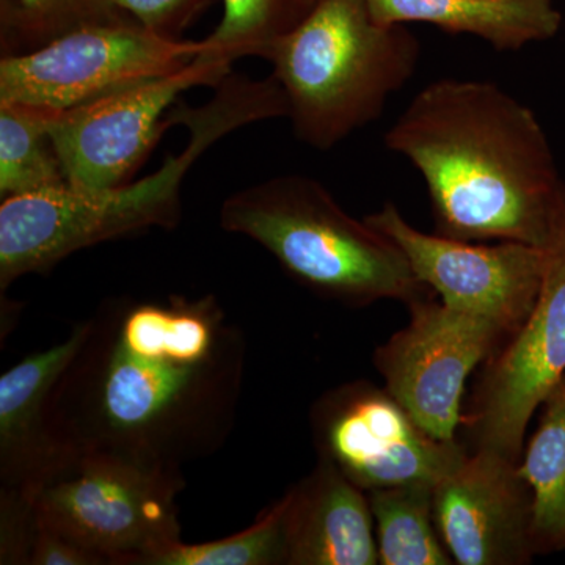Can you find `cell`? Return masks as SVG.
Returning <instances> with one entry per match:
<instances>
[{
  "mask_svg": "<svg viewBox=\"0 0 565 565\" xmlns=\"http://www.w3.org/2000/svg\"><path fill=\"white\" fill-rule=\"evenodd\" d=\"M285 494L241 533L204 544L178 541L145 565H288Z\"/></svg>",
  "mask_w": 565,
  "mask_h": 565,
  "instance_id": "obj_22",
  "label": "cell"
},
{
  "mask_svg": "<svg viewBox=\"0 0 565 565\" xmlns=\"http://www.w3.org/2000/svg\"><path fill=\"white\" fill-rule=\"evenodd\" d=\"M181 471L110 455L82 456L35 494L41 526L106 557L109 565H145L181 541Z\"/></svg>",
  "mask_w": 565,
  "mask_h": 565,
  "instance_id": "obj_6",
  "label": "cell"
},
{
  "mask_svg": "<svg viewBox=\"0 0 565 565\" xmlns=\"http://www.w3.org/2000/svg\"><path fill=\"white\" fill-rule=\"evenodd\" d=\"M288 565H377L367 493L319 457L310 475L285 493Z\"/></svg>",
  "mask_w": 565,
  "mask_h": 565,
  "instance_id": "obj_15",
  "label": "cell"
},
{
  "mask_svg": "<svg viewBox=\"0 0 565 565\" xmlns=\"http://www.w3.org/2000/svg\"><path fill=\"white\" fill-rule=\"evenodd\" d=\"M87 333L88 319L62 343L25 356L0 377V489L35 498L65 471L51 437L47 405Z\"/></svg>",
  "mask_w": 565,
  "mask_h": 565,
  "instance_id": "obj_14",
  "label": "cell"
},
{
  "mask_svg": "<svg viewBox=\"0 0 565 565\" xmlns=\"http://www.w3.org/2000/svg\"><path fill=\"white\" fill-rule=\"evenodd\" d=\"M202 107L180 106L169 120L191 134L188 147L158 172L117 188H65L11 196L0 204V289L41 274L73 253L150 228L172 230L181 218L185 174L204 151L252 122L288 118V99L275 77L253 81L230 71Z\"/></svg>",
  "mask_w": 565,
  "mask_h": 565,
  "instance_id": "obj_3",
  "label": "cell"
},
{
  "mask_svg": "<svg viewBox=\"0 0 565 565\" xmlns=\"http://www.w3.org/2000/svg\"><path fill=\"white\" fill-rule=\"evenodd\" d=\"M118 10L131 17L148 31L180 39L182 32L212 0H110Z\"/></svg>",
  "mask_w": 565,
  "mask_h": 565,
  "instance_id": "obj_24",
  "label": "cell"
},
{
  "mask_svg": "<svg viewBox=\"0 0 565 565\" xmlns=\"http://www.w3.org/2000/svg\"><path fill=\"white\" fill-rule=\"evenodd\" d=\"M422 173L434 233L546 248L565 217V182L534 111L493 82H430L384 137Z\"/></svg>",
  "mask_w": 565,
  "mask_h": 565,
  "instance_id": "obj_2",
  "label": "cell"
},
{
  "mask_svg": "<svg viewBox=\"0 0 565 565\" xmlns=\"http://www.w3.org/2000/svg\"><path fill=\"white\" fill-rule=\"evenodd\" d=\"M232 65L202 54L172 74L58 111L51 136L68 188L96 191L131 181L172 128L167 111L178 96L202 85L215 87Z\"/></svg>",
  "mask_w": 565,
  "mask_h": 565,
  "instance_id": "obj_9",
  "label": "cell"
},
{
  "mask_svg": "<svg viewBox=\"0 0 565 565\" xmlns=\"http://www.w3.org/2000/svg\"><path fill=\"white\" fill-rule=\"evenodd\" d=\"M373 511L379 564L451 565L434 515V487H392L367 492Z\"/></svg>",
  "mask_w": 565,
  "mask_h": 565,
  "instance_id": "obj_19",
  "label": "cell"
},
{
  "mask_svg": "<svg viewBox=\"0 0 565 565\" xmlns=\"http://www.w3.org/2000/svg\"><path fill=\"white\" fill-rule=\"evenodd\" d=\"M58 111L24 103H0V196L68 188L51 136Z\"/></svg>",
  "mask_w": 565,
  "mask_h": 565,
  "instance_id": "obj_18",
  "label": "cell"
},
{
  "mask_svg": "<svg viewBox=\"0 0 565 565\" xmlns=\"http://www.w3.org/2000/svg\"><path fill=\"white\" fill-rule=\"evenodd\" d=\"M319 457L364 492L437 486L468 456L459 440H437L385 386L349 382L322 394L310 412Z\"/></svg>",
  "mask_w": 565,
  "mask_h": 565,
  "instance_id": "obj_8",
  "label": "cell"
},
{
  "mask_svg": "<svg viewBox=\"0 0 565 565\" xmlns=\"http://www.w3.org/2000/svg\"><path fill=\"white\" fill-rule=\"evenodd\" d=\"M31 565H109V561L39 523V533L32 545Z\"/></svg>",
  "mask_w": 565,
  "mask_h": 565,
  "instance_id": "obj_25",
  "label": "cell"
},
{
  "mask_svg": "<svg viewBox=\"0 0 565 565\" xmlns=\"http://www.w3.org/2000/svg\"><path fill=\"white\" fill-rule=\"evenodd\" d=\"M221 226L262 245L300 285L349 307L411 305L433 292L386 234L348 214L313 178L282 174L233 193Z\"/></svg>",
  "mask_w": 565,
  "mask_h": 565,
  "instance_id": "obj_5",
  "label": "cell"
},
{
  "mask_svg": "<svg viewBox=\"0 0 565 565\" xmlns=\"http://www.w3.org/2000/svg\"><path fill=\"white\" fill-rule=\"evenodd\" d=\"M245 352L214 296L99 308L47 405L65 470L110 455L182 473L214 455L233 433Z\"/></svg>",
  "mask_w": 565,
  "mask_h": 565,
  "instance_id": "obj_1",
  "label": "cell"
},
{
  "mask_svg": "<svg viewBox=\"0 0 565 565\" xmlns=\"http://www.w3.org/2000/svg\"><path fill=\"white\" fill-rule=\"evenodd\" d=\"M411 322L375 349L374 366L416 423L437 440H457L468 375L509 333L497 322L429 297L408 305Z\"/></svg>",
  "mask_w": 565,
  "mask_h": 565,
  "instance_id": "obj_11",
  "label": "cell"
},
{
  "mask_svg": "<svg viewBox=\"0 0 565 565\" xmlns=\"http://www.w3.org/2000/svg\"><path fill=\"white\" fill-rule=\"evenodd\" d=\"M364 221L404 252L418 280L448 307L497 322L509 337L533 310L544 280V248L512 241L468 243L419 232L393 203Z\"/></svg>",
  "mask_w": 565,
  "mask_h": 565,
  "instance_id": "obj_12",
  "label": "cell"
},
{
  "mask_svg": "<svg viewBox=\"0 0 565 565\" xmlns=\"http://www.w3.org/2000/svg\"><path fill=\"white\" fill-rule=\"evenodd\" d=\"M203 41L167 39L131 17L88 25L39 50L2 55L0 103L68 110L188 66Z\"/></svg>",
  "mask_w": 565,
  "mask_h": 565,
  "instance_id": "obj_7",
  "label": "cell"
},
{
  "mask_svg": "<svg viewBox=\"0 0 565 565\" xmlns=\"http://www.w3.org/2000/svg\"><path fill=\"white\" fill-rule=\"evenodd\" d=\"M125 18L110 0H0L2 55L24 54L77 29Z\"/></svg>",
  "mask_w": 565,
  "mask_h": 565,
  "instance_id": "obj_21",
  "label": "cell"
},
{
  "mask_svg": "<svg viewBox=\"0 0 565 565\" xmlns=\"http://www.w3.org/2000/svg\"><path fill=\"white\" fill-rule=\"evenodd\" d=\"M381 24L435 25L478 36L500 52L553 39L563 24L555 0H366Z\"/></svg>",
  "mask_w": 565,
  "mask_h": 565,
  "instance_id": "obj_16",
  "label": "cell"
},
{
  "mask_svg": "<svg viewBox=\"0 0 565 565\" xmlns=\"http://www.w3.org/2000/svg\"><path fill=\"white\" fill-rule=\"evenodd\" d=\"M36 533L35 498L0 489V564H31Z\"/></svg>",
  "mask_w": 565,
  "mask_h": 565,
  "instance_id": "obj_23",
  "label": "cell"
},
{
  "mask_svg": "<svg viewBox=\"0 0 565 565\" xmlns=\"http://www.w3.org/2000/svg\"><path fill=\"white\" fill-rule=\"evenodd\" d=\"M315 0H223V18L202 40L203 54L230 63L267 58L275 44L305 20Z\"/></svg>",
  "mask_w": 565,
  "mask_h": 565,
  "instance_id": "obj_20",
  "label": "cell"
},
{
  "mask_svg": "<svg viewBox=\"0 0 565 565\" xmlns=\"http://www.w3.org/2000/svg\"><path fill=\"white\" fill-rule=\"evenodd\" d=\"M508 457L473 449L434 487V515L460 565H525L537 555L533 494Z\"/></svg>",
  "mask_w": 565,
  "mask_h": 565,
  "instance_id": "obj_13",
  "label": "cell"
},
{
  "mask_svg": "<svg viewBox=\"0 0 565 565\" xmlns=\"http://www.w3.org/2000/svg\"><path fill=\"white\" fill-rule=\"evenodd\" d=\"M419 57L415 33L375 21L366 0H315L266 61L288 99L297 139L326 151L379 120Z\"/></svg>",
  "mask_w": 565,
  "mask_h": 565,
  "instance_id": "obj_4",
  "label": "cell"
},
{
  "mask_svg": "<svg viewBox=\"0 0 565 565\" xmlns=\"http://www.w3.org/2000/svg\"><path fill=\"white\" fill-rule=\"evenodd\" d=\"M565 374V217L546 248L541 291L508 343L487 360L462 424L473 449L520 462L527 424Z\"/></svg>",
  "mask_w": 565,
  "mask_h": 565,
  "instance_id": "obj_10",
  "label": "cell"
},
{
  "mask_svg": "<svg viewBox=\"0 0 565 565\" xmlns=\"http://www.w3.org/2000/svg\"><path fill=\"white\" fill-rule=\"evenodd\" d=\"M519 470L533 494L535 552L565 550V374L541 405Z\"/></svg>",
  "mask_w": 565,
  "mask_h": 565,
  "instance_id": "obj_17",
  "label": "cell"
}]
</instances>
